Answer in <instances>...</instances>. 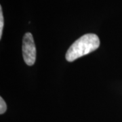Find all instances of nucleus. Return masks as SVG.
Wrapping results in <instances>:
<instances>
[{"label": "nucleus", "instance_id": "f257e3e1", "mask_svg": "<svg viewBox=\"0 0 122 122\" xmlns=\"http://www.w3.org/2000/svg\"><path fill=\"white\" fill-rule=\"evenodd\" d=\"M100 46L98 37L93 33H87L77 39L66 53V59L73 62L80 57L95 51Z\"/></svg>", "mask_w": 122, "mask_h": 122}, {"label": "nucleus", "instance_id": "f03ea898", "mask_svg": "<svg viewBox=\"0 0 122 122\" xmlns=\"http://www.w3.org/2000/svg\"><path fill=\"white\" fill-rule=\"evenodd\" d=\"M22 56L27 65H34L36 60V48L33 37L30 33H26L23 37Z\"/></svg>", "mask_w": 122, "mask_h": 122}, {"label": "nucleus", "instance_id": "7ed1b4c3", "mask_svg": "<svg viewBox=\"0 0 122 122\" xmlns=\"http://www.w3.org/2000/svg\"><path fill=\"white\" fill-rule=\"evenodd\" d=\"M4 25V21L3 11H2V8H1V6H0V39H1V37H2Z\"/></svg>", "mask_w": 122, "mask_h": 122}, {"label": "nucleus", "instance_id": "20e7f679", "mask_svg": "<svg viewBox=\"0 0 122 122\" xmlns=\"http://www.w3.org/2000/svg\"><path fill=\"white\" fill-rule=\"evenodd\" d=\"M7 105L2 97H0V114L2 115L6 111Z\"/></svg>", "mask_w": 122, "mask_h": 122}]
</instances>
